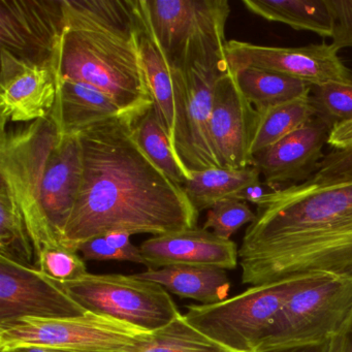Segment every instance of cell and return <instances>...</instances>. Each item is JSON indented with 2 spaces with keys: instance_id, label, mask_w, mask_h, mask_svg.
Masks as SVG:
<instances>
[{
  "instance_id": "603a6c76",
  "label": "cell",
  "mask_w": 352,
  "mask_h": 352,
  "mask_svg": "<svg viewBox=\"0 0 352 352\" xmlns=\"http://www.w3.org/2000/svg\"><path fill=\"white\" fill-rule=\"evenodd\" d=\"M256 166L245 168H214L192 173L190 180L182 185L189 201L199 213L211 209L216 204L236 199L245 187L261 181Z\"/></svg>"
},
{
  "instance_id": "cb8c5ba5",
  "label": "cell",
  "mask_w": 352,
  "mask_h": 352,
  "mask_svg": "<svg viewBox=\"0 0 352 352\" xmlns=\"http://www.w3.org/2000/svg\"><path fill=\"white\" fill-rule=\"evenodd\" d=\"M241 91L257 112L307 96L310 85L296 79L256 67L230 69Z\"/></svg>"
},
{
  "instance_id": "d590c367",
  "label": "cell",
  "mask_w": 352,
  "mask_h": 352,
  "mask_svg": "<svg viewBox=\"0 0 352 352\" xmlns=\"http://www.w3.org/2000/svg\"><path fill=\"white\" fill-rule=\"evenodd\" d=\"M277 190H279V189L267 184L265 181H263V182L258 181V182L253 183V184L249 185V186L242 189V190L236 195V199H234L246 201V203H252L256 205L257 207V206L263 204L272 193Z\"/></svg>"
},
{
  "instance_id": "8992f818",
  "label": "cell",
  "mask_w": 352,
  "mask_h": 352,
  "mask_svg": "<svg viewBox=\"0 0 352 352\" xmlns=\"http://www.w3.org/2000/svg\"><path fill=\"white\" fill-rule=\"evenodd\" d=\"M170 69L226 65L228 0H144Z\"/></svg>"
},
{
  "instance_id": "f1b7e54d",
  "label": "cell",
  "mask_w": 352,
  "mask_h": 352,
  "mask_svg": "<svg viewBox=\"0 0 352 352\" xmlns=\"http://www.w3.org/2000/svg\"><path fill=\"white\" fill-rule=\"evenodd\" d=\"M309 100L315 117L322 119L331 129L352 119V83L329 82L310 86Z\"/></svg>"
},
{
  "instance_id": "ac0fdd59",
  "label": "cell",
  "mask_w": 352,
  "mask_h": 352,
  "mask_svg": "<svg viewBox=\"0 0 352 352\" xmlns=\"http://www.w3.org/2000/svg\"><path fill=\"white\" fill-rule=\"evenodd\" d=\"M82 174L83 162L78 135L58 133L47 160L41 189L43 211L58 240L75 207Z\"/></svg>"
},
{
  "instance_id": "e0dca14e",
  "label": "cell",
  "mask_w": 352,
  "mask_h": 352,
  "mask_svg": "<svg viewBox=\"0 0 352 352\" xmlns=\"http://www.w3.org/2000/svg\"><path fill=\"white\" fill-rule=\"evenodd\" d=\"M148 269L172 265H199L234 270L238 265L239 249L232 240H224L204 228L148 239L140 246Z\"/></svg>"
},
{
  "instance_id": "4fadbf2b",
  "label": "cell",
  "mask_w": 352,
  "mask_h": 352,
  "mask_svg": "<svg viewBox=\"0 0 352 352\" xmlns=\"http://www.w3.org/2000/svg\"><path fill=\"white\" fill-rule=\"evenodd\" d=\"M85 312L57 282L36 267L0 256V324L22 318H69Z\"/></svg>"
},
{
  "instance_id": "83f0119b",
  "label": "cell",
  "mask_w": 352,
  "mask_h": 352,
  "mask_svg": "<svg viewBox=\"0 0 352 352\" xmlns=\"http://www.w3.org/2000/svg\"><path fill=\"white\" fill-rule=\"evenodd\" d=\"M137 352H232L197 331L180 313L168 325L152 331Z\"/></svg>"
},
{
  "instance_id": "30bf717a",
  "label": "cell",
  "mask_w": 352,
  "mask_h": 352,
  "mask_svg": "<svg viewBox=\"0 0 352 352\" xmlns=\"http://www.w3.org/2000/svg\"><path fill=\"white\" fill-rule=\"evenodd\" d=\"M228 65L195 63L170 69L174 87L175 135L173 149L187 174L221 168L211 139L213 89Z\"/></svg>"
},
{
  "instance_id": "52a82bcc",
  "label": "cell",
  "mask_w": 352,
  "mask_h": 352,
  "mask_svg": "<svg viewBox=\"0 0 352 352\" xmlns=\"http://www.w3.org/2000/svg\"><path fill=\"white\" fill-rule=\"evenodd\" d=\"M352 333V275L329 276L290 294L255 352L322 343Z\"/></svg>"
},
{
  "instance_id": "e575fe53",
  "label": "cell",
  "mask_w": 352,
  "mask_h": 352,
  "mask_svg": "<svg viewBox=\"0 0 352 352\" xmlns=\"http://www.w3.org/2000/svg\"><path fill=\"white\" fill-rule=\"evenodd\" d=\"M351 340L352 333H350V335L327 340L322 343L288 348V349L272 350V351L267 352H347L350 344H351Z\"/></svg>"
},
{
  "instance_id": "5bb4252c",
  "label": "cell",
  "mask_w": 352,
  "mask_h": 352,
  "mask_svg": "<svg viewBox=\"0 0 352 352\" xmlns=\"http://www.w3.org/2000/svg\"><path fill=\"white\" fill-rule=\"evenodd\" d=\"M258 112L241 91L230 69L213 89L211 139L220 166L245 168L253 166L252 145Z\"/></svg>"
},
{
  "instance_id": "4316f807",
  "label": "cell",
  "mask_w": 352,
  "mask_h": 352,
  "mask_svg": "<svg viewBox=\"0 0 352 352\" xmlns=\"http://www.w3.org/2000/svg\"><path fill=\"white\" fill-rule=\"evenodd\" d=\"M0 256L28 267H36L34 247L25 218L13 195L0 185Z\"/></svg>"
},
{
  "instance_id": "836d02e7",
  "label": "cell",
  "mask_w": 352,
  "mask_h": 352,
  "mask_svg": "<svg viewBox=\"0 0 352 352\" xmlns=\"http://www.w3.org/2000/svg\"><path fill=\"white\" fill-rule=\"evenodd\" d=\"M78 252L83 254L84 261H129L133 263L131 256L127 253L115 248L106 240L104 236L91 239L83 243L78 248Z\"/></svg>"
},
{
  "instance_id": "f35d334b",
  "label": "cell",
  "mask_w": 352,
  "mask_h": 352,
  "mask_svg": "<svg viewBox=\"0 0 352 352\" xmlns=\"http://www.w3.org/2000/svg\"><path fill=\"white\" fill-rule=\"evenodd\" d=\"M347 352H352V340H351V344H350L349 349H348Z\"/></svg>"
},
{
  "instance_id": "1f68e13d",
  "label": "cell",
  "mask_w": 352,
  "mask_h": 352,
  "mask_svg": "<svg viewBox=\"0 0 352 352\" xmlns=\"http://www.w3.org/2000/svg\"><path fill=\"white\" fill-rule=\"evenodd\" d=\"M333 19L331 46L339 52L352 48V0H327Z\"/></svg>"
},
{
  "instance_id": "ba28073f",
  "label": "cell",
  "mask_w": 352,
  "mask_h": 352,
  "mask_svg": "<svg viewBox=\"0 0 352 352\" xmlns=\"http://www.w3.org/2000/svg\"><path fill=\"white\" fill-rule=\"evenodd\" d=\"M57 283L84 310L148 331L162 329L181 313L166 288L135 275L87 273Z\"/></svg>"
},
{
  "instance_id": "4dcf8cb0",
  "label": "cell",
  "mask_w": 352,
  "mask_h": 352,
  "mask_svg": "<svg viewBox=\"0 0 352 352\" xmlns=\"http://www.w3.org/2000/svg\"><path fill=\"white\" fill-rule=\"evenodd\" d=\"M36 267L47 277L60 283L80 279L88 273L85 261L78 252L63 245L43 251L36 257Z\"/></svg>"
},
{
  "instance_id": "8fae6325",
  "label": "cell",
  "mask_w": 352,
  "mask_h": 352,
  "mask_svg": "<svg viewBox=\"0 0 352 352\" xmlns=\"http://www.w3.org/2000/svg\"><path fill=\"white\" fill-rule=\"evenodd\" d=\"M65 30L63 0H0V49L53 71Z\"/></svg>"
},
{
  "instance_id": "7c38bea8",
  "label": "cell",
  "mask_w": 352,
  "mask_h": 352,
  "mask_svg": "<svg viewBox=\"0 0 352 352\" xmlns=\"http://www.w3.org/2000/svg\"><path fill=\"white\" fill-rule=\"evenodd\" d=\"M226 54L230 69L256 67L310 86L329 82L352 83V69L346 67L338 51L325 43L284 48L232 40L228 41Z\"/></svg>"
},
{
  "instance_id": "5b68a950",
  "label": "cell",
  "mask_w": 352,
  "mask_h": 352,
  "mask_svg": "<svg viewBox=\"0 0 352 352\" xmlns=\"http://www.w3.org/2000/svg\"><path fill=\"white\" fill-rule=\"evenodd\" d=\"M57 137L51 114L25 126L1 129L0 185L13 195L23 213L36 257L61 245L41 205L45 168Z\"/></svg>"
},
{
  "instance_id": "7402d4cb",
  "label": "cell",
  "mask_w": 352,
  "mask_h": 352,
  "mask_svg": "<svg viewBox=\"0 0 352 352\" xmlns=\"http://www.w3.org/2000/svg\"><path fill=\"white\" fill-rule=\"evenodd\" d=\"M250 13L296 30L331 38L333 19L327 0H243Z\"/></svg>"
},
{
  "instance_id": "f546056e",
  "label": "cell",
  "mask_w": 352,
  "mask_h": 352,
  "mask_svg": "<svg viewBox=\"0 0 352 352\" xmlns=\"http://www.w3.org/2000/svg\"><path fill=\"white\" fill-rule=\"evenodd\" d=\"M256 218L246 201L226 199L208 210L207 218L203 228L224 239L230 240L232 234L245 224H251Z\"/></svg>"
},
{
  "instance_id": "8d00e7d4",
  "label": "cell",
  "mask_w": 352,
  "mask_h": 352,
  "mask_svg": "<svg viewBox=\"0 0 352 352\" xmlns=\"http://www.w3.org/2000/svg\"><path fill=\"white\" fill-rule=\"evenodd\" d=\"M327 145L331 150H341L352 146V119L339 123L331 129Z\"/></svg>"
},
{
  "instance_id": "277c9868",
  "label": "cell",
  "mask_w": 352,
  "mask_h": 352,
  "mask_svg": "<svg viewBox=\"0 0 352 352\" xmlns=\"http://www.w3.org/2000/svg\"><path fill=\"white\" fill-rule=\"evenodd\" d=\"M329 276L335 275L300 274L250 286L217 304L187 306L184 316L197 331L232 352H255L269 337L290 294Z\"/></svg>"
},
{
  "instance_id": "7a4b0ae2",
  "label": "cell",
  "mask_w": 352,
  "mask_h": 352,
  "mask_svg": "<svg viewBox=\"0 0 352 352\" xmlns=\"http://www.w3.org/2000/svg\"><path fill=\"white\" fill-rule=\"evenodd\" d=\"M250 286L308 273L352 275V178H310L257 206L239 249Z\"/></svg>"
},
{
  "instance_id": "9c48e42d",
  "label": "cell",
  "mask_w": 352,
  "mask_h": 352,
  "mask_svg": "<svg viewBox=\"0 0 352 352\" xmlns=\"http://www.w3.org/2000/svg\"><path fill=\"white\" fill-rule=\"evenodd\" d=\"M152 331L86 311L61 319L22 318L0 324V348L43 345L74 352H137Z\"/></svg>"
},
{
  "instance_id": "d6986e66",
  "label": "cell",
  "mask_w": 352,
  "mask_h": 352,
  "mask_svg": "<svg viewBox=\"0 0 352 352\" xmlns=\"http://www.w3.org/2000/svg\"><path fill=\"white\" fill-rule=\"evenodd\" d=\"M135 11L138 41L144 73L153 98L154 110L173 147L175 135V104L170 65L152 28L144 0H135Z\"/></svg>"
},
{
  "instance_id": "d4e9b609",
  "label": "cell",
  "mask_w": 352,
  "mask_h": 352,
  "mask_svg": "<svg viewBox=\"0 0 352 352\" xmlns=\"http://www.w3.org/2000/svg\"><path fill=\"white\" fill-rule=\"evenodd\" d=\"M314 117L309 94L258 112L253 140V155L304 126Z\"/></svg>"
},
{
  "instance_id": "ffe728a7",
  "label": "cell",
  "mask_w": 352,
  "mask_h": 352,
  "mask_svg": "<svg viewBox=\"0 0 352 352\" xmlns=\"http://www.w3.org/2000/svg\"><path fill=\"white\" fill-rule=\"evenodd\" d=\"M51 117L59 135H78L106 119L122 118V115L112 98L102 90L83 82L63 80L56 81V100Z\"/></svg>"
},
{
  "instance_id": "44dd1931",
  "label": "cell",
  "mask_w": 352,
  "mask_h": 352,
  "mask_svg": "<svg viewBox=\"0 0 352 352\" xmlns=\"http://www.w3.org/2000/svg\"><path fill=\"white\" fill-rule=\"evenodd\" d=\"M135 277L155 282L181 298H191L203 305L226 300L230 281L226 270L199 265H172L162 269H148Z\"/></svg>"
},
{
  "instance_id": "d6a6232c",
  "label": "cell",
  "mask_w": 352,
  "mask_h": 352,
  "mask_svg": "<svg viewBox=\"0 0 352 352\" xmlns=\"http://www.w3.org/2000/svg\"><path fill=\"white\" fill-rule=\"evenodd\" d=\"M311 178L318 181L352 178V146L341 150H331L325 154L318 170Z\"/></svg>"
},
{
  "instance_id": "9a60e30c",
  "label": "cell",
  "mask_w": 352,
  "mask_h": 352,
  "mask_svg": "<svg viewBox=\"0 0 352 352\" xmlns=\"http://www.w3.org/2000/svg\"><path fill=\"white\" fill-rule=\"evenodd\" d=\"M331 127L318 117L287 137L253 155L265 182L281 189L300 184L314 176L324 157Z\"/></svg>"
},
{
  "instance_id": "74e56055",
  "label": "cell",
  "mask_w": 352,
  "mask_h": 352,
  "mask_svg": "<svg viewBox=\"0 0 352 352\" xmlns=\"http://www.w3.org/2000/svg\"><path fill=\"white\" fill-rule=\"evenodd\" d=\"M0 352H74L63 348L43 345H15L0 348Z\"/></svg>"
},
{
  "instance_id": "3957f363",
  "label": "cell",
  "mask_w": 352,
  "mask_h": 352,
  "mask_svg": "<svg viewBox=\"0 0 352 352\" xmlns=\"http://www.w3.org/2000/svg\"><path fill=\"white\" fill-rule=\"evenodd\" d=\"M63 12L56 81L102 90L135 125L154 107L140 54L135 0H63Z\"/></svg>"
},
{
  "instance_id": "484cf974",
  "label": "cell",
  "mask_w": 352,
  "mask_h": 352,
  "mask_svg": "<svg viewBox=\"0 0 352 352\" xmlns=\"http://www.w3.org/2000/svg\"><path fill=\"white\" fill-rule=\"evenodd\" d=\"M133 135L144 153L170 180L180 186L190 180L192 176L181 166L154 108L133 125Z\"/></svg>"
},
{
  "instance_id": "6da1fadb",
  "label": "cell",
  "mask_w": 352,
  "mask_h": 352,
  "mask_svg": "<svg viewBox=\"0 0 352 352\" xmlns=\"http://www.w3.org/2000/svg\"><path fill=\"white\" fill-rule=\"evenodd\" d=\"M78 138L83 174L61 245L78 252L83 243L111 232L154 236L197 226L199 212L182 186L144 153L131 123L106 119Z\"/></svg>"
},
{
  "instance_id": "2e32d148",
  "label": "cell",
  "mask_w": 352,
  "mask_h": 352,
  "mask_svg": "<svg viewBox=\"0 0 352 352\" xmlns=\"http://www.w3.org/2000/svg\"><path fill=\"white\" fill-rule=\"evenodd\" d=\"M0 123L34 122L52 112L56 100V78L47 67L18 60L0 49Z\"/></svg>"
}]
</instances>
